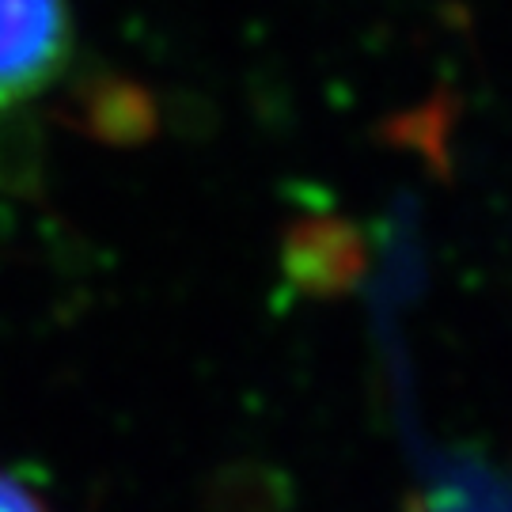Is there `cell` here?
<instances>
[{
	"instance_id": "obj_1",
	"label": "cell",
	"mask_w": 512,
	"mask_h": 512,
	"mask_svg": "<svg viewBox=\"0 0 512 512\" xmlns=\"http://www.w3.org/2000/svg\"><path fill=\"white\" fill-rule=\"evenodd\" d=\"M73 19L65 0H0V114L23 110L65 73Z\"/></svg>"
},
{
	"instance_id": "obj_2",
	"label": "cell",
	"mask_w": 512,
	"mask_h": 512,
	"mask_svg": "<svg viewBox=\"0 0 512 512\" xmlns=\"http://www.w3.org/2000/svg\"><path fill=\"white\" fill-rule=\"evenodd\" d=\"M80 122L88 133L103 137V141H126L137 137L148 118L145 99L133 92L129 84H92L80 95Z\"/></svg>"
},
{
	"instance_id": "obj_3",
	"label": "cell",
	"mask_w": 512,
	"mask_h": 512,
	"mask_svg": "<svg viewBox=\"0 0 512 512\" xmlns=\"http://www.w3.org/2000/svg\"><path fill=\"white\" fill-rule=\"evenodd\" d=\"M35 164H38L35 122L23 110L0 114V186H16L23 175H31Z\"/></svg>"
},
{
	"instance_id": "obj_4",
	"label": "cell",
	"mask_w": 512,
	"mask_h": 512,
	"mask_svg": "<svg viewBox=\"0 0 512 512\" xmlns=\"http://www.w3.org/2000/svg\"><path fill=\"white\" fill-rule=\"evenodd\" d=\"M0 512H50L35 490H27L12 471L0 467Z\"/></svg>"
},
{
	"instance_id": "obj_5",
	"label": "cell",
	"mask_w": 512,
	"mask_h": 512,
	"mask_svg": "<svg viewBox=\"0 0 512 512\" xmlns=\"http://www.w3.org/2000/svg\"><path fill=\"white\" fill-rule=\"evenodd\" d=\"M433 512H512V509H509V505H501V501H471V497H452V501L437 505Z\"/></svg>"
}]
</instances>
